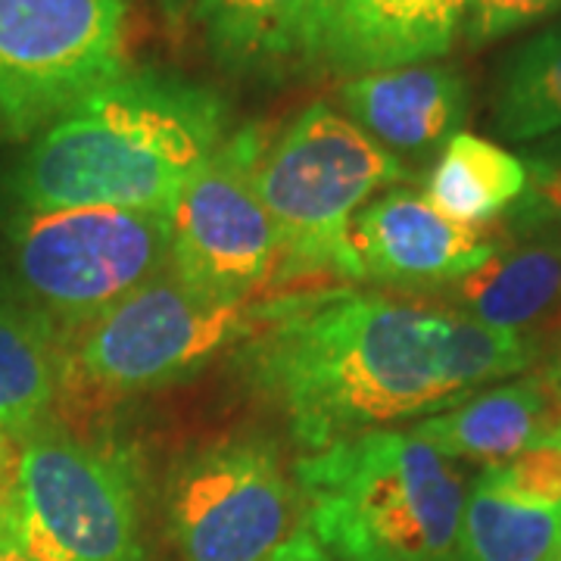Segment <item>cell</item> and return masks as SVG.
I'll list each match as a JSON object with an SVG mask.
<instances>
[{
  "label": "cell",
  "mask_w": 561,
  "mask_h": 561,
  "mask_svg": "<svg viewBox=\"0 0 561 561\" xmlns=\"http://www.w3.org/2000/svg\"><path fill=\"white\" fill-rule=\"evenodd\" d=\"M243 375L287 419L306 453L437 415L478 387L527 371L537 343L456 306L334 290L262 312Z\"/></svg>",
  "instance_id": "cell-1"
},
{
  "label": "cell",
  "mask_w": 561,
  "mask_h": 561,
  "mask_svg": "<svg viewBox=\"0 0 561 561\" xmlns=\"http://www.w3.org/2000/svg\"><path fill=\"white\" fill-rule=\"evenodd\" d=\"M228 138V103L162 69L125 72L41 135L0 172L7 209H144L172 206Z\"/></svg>",
  "instance_id": "cell-2"
},
{
  "label": "cell",
  "mask_w": 561,
  "mask_h": 561,
  "mask_svg": "<svg viewBox=\"0 0 561 561\" xmlns=\"http://www.w3.org/2000/svg\"><path fill=\"white\" fill-rule=\"evenodd\" d=\"M302 527L337 561H461L468 486L412 431H368L294 468Z\"/></svg>",
  "instance_id": "cell-3"
},
{
  "label": "cell",
  "mask_w": 561,
  "mask_h": 561,
  "mask_svg": "<svg viewBox=\"0 0 561 561\" xmlns=\"http://www.w3.org/2000/svg\"><path fill=\"white\" fill-rule=\"evenodd\" d=\"M172 265V216L144 209L0 213V294L72 331Z\"/></svg>",
  "instance_id": "cell-4"
},
{
  "label": "cell",
  "mask_w": 561,
  "mask_h": 561,
  "mask_svg": "<svg viewBox=\"0 0 561 561\" xmlns=\"http://www.w3.org/2000/svg\"><path fill=\"white\" fill-rule=\"evenodd\" d=\"M402 179H409V169L400 157L341 110L306 106L265 144L256 165V191L278 234L280 268L362 278L350 241L353 216L375 191Z\"/></svg>",
  "instance_id": "cell-5"
},
{
  "label": "cell",
  "mask_w": 561,
  "mask_h": 561,
  "mask_svg": "<svg viewBox=\"0 0 561 561\" xmlns=\"http://www.w3.org/2000/svg\"><path fill=\"white\" fill-rule=\"evenodd\" d=\"M250 297H228L172 268L62 334V400H119L184 381L221 350L250 341Z\"/></svg>",
  "instance_id": "cell-6"
},
{
  "label": "cell",
  "mask_w": 561,
  "mask_h": 561,
  "mask_svg": "<svg viewBox=\"0 0 561 561\" xmlns=\"http://www.w3.org/2000/svg\"><path fill=\"white\" fill-rule=\"evenodd\" d=\"M7 518L32 561H144L135 468L106 443L57 427L20 443Z\"/></svg>",
  "instance_id": "cell-7"
},
{
  "label": "cell",
  "mask_w": 561,
  "mask_h": 561,
  "mask_svg": "<svg viewBox=\"0 0 561 561\" xmlns=\"http://www.w3.org/2000/svg\"><path fill=\"white\" fill-rule=\"evenodd\" d=\"M135 0H0V135L25 144L128 72Z\"/></svg>",
  "instance_id": "cell-8"
},
{
  "label": "cell",
  "mask_w": 561,
  "mask_h": 561,
  "mask_svg": "<svg viewBox=\"0 0 561 561\" xmlns=\"http://www.w3.org/2000/svg\"><path fill=\"white\" fill-rule=\"evenodd\" d=\"M169 527L181 561H268L302 530V505L272 446L228 440L179 465Z\"/></svg>",
  "instance_id": "cell-9"
},
{
  "label": "cell",
  "mask_w": 561,
  "mask_h": 561,
  "mask_svg": "<svg viewBox=\"0 0 561 561\" xmlns=\"http://www.w3.org/2000/svg\"><path fill=\"white\" fill-rule=\"evenodd\" d=\"M260 128L228 135L172 206V272L197 287L250 297L278 268V234L256 191Z\"/></svg>",
  "instance_id": "cell-10"
},
{
  "label": "cell",
  "mask_w": 561,
  "mask_h": 561,
  "mask_svg": "<svg viewBox=\"0 0 561 561\" xmlns=\"http://www.w3.org/2000/svg\"><path fill=\"white\" fill-rule=\"evenodd\" d=\"M471 0H306L300 66L362 79L453 50Z\"/></svg>",
  "instance_id": "cell-11"
},
{
  "label": "cell",
  "mask_w": 561,
  "mask_h": 561,
  "mask_svg": "<svg viewBox=\"0 0 561 561\" xmlns=\"http://www.w3.org/2000/svg\"><path fill=\"white\" fill-rule=\"evenodd\" d=\"M350 241L362 278L393 287H443L478 272L500 250V238L461 228L437 213L424 194L387 191L353 216Z\"/></svg>",
  "instance_id": "cell-12"
},
{
  "label": "cell",
  "mask_w": 561,
  "mask_h": 561,
  "mask_svg": "<svg viewBox=\"0 0 561 561\" xmlns=\"http://www.w3.org/2000/svg\"><path fill=\"white\" fill-rule=\"evenodd\" d=\"M471 88L456 66L419 62L343 81V116L393 157H424L440 147L468 116Z\"/></svg>",
  "instance_id": "cell-13"
},
{
  "label": "cell",
  "mask_w": 561,
  "mask_h": 561,
  "mask_svg": "<svg viewBox=\"0 0 561 561\" xmlns=\"http://www.w3.org/2000/svg\"><path fill=\"white\" fill-rule=\"evenodd\" d=\"M412 434L446 459L502 465L542 437H559L556 393L542 371L515 383L471 393L453 409L421 419Z\"/></svg>",
  "instance_id": "cell-14"
},
{
  "label": "cell",
  "mask_w": 561,
  "mask_h": 561,
  "mask_svg": "<svg viewBox=\"0 0 561 561\" xmlns=\"http://www.w3.org/2000/svg\"><path fill=\"white\" fill-rule=\"evenodd\" d=\"M456 309L505 334H549L561 343V247L500 243L478 272L453 284Z\"/></svg>",
  "instance_id": "cell-15"
},
{
  "label": "cell",
  "mask_w": 561,
  "mask_h": 561,
  "mask_svg": "<svg viewBox=\"0 0 561 561\" xmlns=\"http://www.w3.org/2000/svg\"><path fill=\"white\" fill-rule=\"evenodd\" d=\"M62 405L57 324L0 294V431L13 443L50 431Z\"/></svg>",
  "instance_id": "cell-16"
},
{
  "label": "cell",
  "mask_w": 561,
  "mask_h": 561,
  "mask_svg": "<svg viewBox=\"0 0 561 561\" xmlns=\"http://www.w3.org/2000/svg\"><path fill=\"white\" fill-rule=\"evenodd\" d=\"M306 0H194L209 57L231 76L275 79L300 66Z\"/></svg>",
  "instance_id": "cell-17"
},
{
  "label": "cell",
  "mask_w": 561,
  "mask_h": 561,
  "mask_svg": "<svg viewBox=\"0 0 561 561\" xmlns=\"http://www.w3.org/2000/svg\"><path fill=\"white\" fill-rule=\"evenodd\" d=\"M527 165L493 140L459 131L443 144L424 197L449 221L483 231L522 201Z\"/></svg>",
  "instance_id": "cell-18"
},
{
  "label": "cell",
  "mask_w": 561,
  "mask_h": 561,
  "mask_svg": "<svg viewBox=\"0 0 561 561\" xmlns=\"http://www.w3.org/2000/svg\"><path fill=\"white\" fill-rule=\"evenodd\" d=\"M461 561H559L561 502L530 500L486 468L461 512Z\"/></svg>",
  "instance_id": "cell-19"
},
{
  "label": "cell",
  "mask_w": 561,
  "mask_h": 561,
  "mask_svg": "<svg viewBox=\"0 0 561 561\" xmlns=\"http://www.w3.org/2000/svg\"><path fill=\"white\" fill-rule=\"evenodd\" d=\"M493 125L515 144L561 135V20L518 44L500 69Z\"/></svg>",
  "instance_id": "cell-20"
},
{
  "label": "cell",
  "mask_w": 561,
  "mask_h": 561,
  "mask_svg": "<svg viewBox=\"0 0 561 561\" xmlns=\"http://www.w3.org/2000/svg\"><path fill=\"white\" fill-rule=\"evenodd\" d=\"M527 187L500 221L502 243H556L561 247V162L527 157Z\"/></svg>",
  "instance_id": "cell-21"
},
{
  "label": "cell",
  "mask_w": 561,
  "mask_h": 561,
  "mask_svg": "<svg viewBox=\"0 0 561 561\" xmlns=\"http://www.w3.org/2000/svg\"><path fill=\"white\" fill-rule=\"evenodd\" d=\"M486 471L530 500L561 502V437H542L530 443L515 459L486 465Z\"/></svg>",
  "instance_id": "cell-22"
},
{
  "label": "cell",
  "mask_w": 561,
  "mask_h": 561,
  "mask_svg": "<svg viewBox=\"0 0 561 561\" xmlns=\"http://www.w3.org/2000/svg\"><path fill=\"white\" fill-rule=\"evenodd\" d=\"M559 13L561 0H471L461 32L471 47H481V44L508 38L527 25L552 20Z\"/></svg>",
  "instance_id": "cell-23"
},
{
  "label": "cell",
  "mask_w": 561,
  "mask_h": 561,
  "mask_svg": "<svg viewBox=\"0 0 561 561\" xmlns=\"http://www.w3.org/2000/svg\"><path fill=\"white\" fill-rule=\"evenodd\" d=\"M268 561H337V559H334V556H328L319 542H316V537L302 527L300 534L287 542V546H280L278 552H275Z\"/></svg>",
  "instance_id": "cell-24"
},
{
  "label": "cell",
  "mask_w": 561,
  "mask_h": 561,
  "mask_svg": "<svg viewBox=\"0 0 561 561\" xmlns=\"http://www.w3.org/2000/svg\"><path fill=\"white\" fill-rule=\"evenodd\" d=\"M16 459H20V449L0 431V505L10 500L13 478H16Z\"/></svg>",
  "instance_id": "cell-25"
},
{
  "label": "cell",
  "mask_w": 561,
  "mask_h": 561,
  "mask_svg": "<svg viewBox=\"0 0 561 561\" xmlns=\"http://www.w3.org/2000/svg\"><path fill=\"white\" fill-rule=\"evenodd\" d=\"M0 561H32L25 552H22L20 540L10 527V518H7V502L0 505Z\"/></svg>",
  "instance_id": "cell-26"
},
{
  "label": "cell",
  "mask_w": 561,
  "mask_h": 561,
  "mask_svg": "<svg viewBox=\"0 0 561 561\" xmlns=\"http://www.w3.org/2000/svg\"><path fill=\"white\" fill-rule=\"evenodd\" d=\"M162 16L169 20V25H181V20L187 16V7L191 0H160Z\"/></svg>",
  "instance_id": "cell-27"
},
{
  "label": "cell",
  "mask_w": 561,
  "mask_h": 561,
  "mask_svg": "<svg viewBox=\"0 0 561 561\" xmlns=\"http://www.w3.org/2000/svg\"><path fill=\"white\" fill-rule=\"evenodd\" d=\"M530 157H540V160L561 162V135H552V138L542 140L540 147H534V150H530Z\"/></svg>",
  "instance_id": "cell-28"
},
{
  "label": "cell",
  "mask_w": 561,
  "mask_h": 561,
  "mask_svg": "<svg viewBox=\"0 0 561 561\" xmlns=\"http://www.w3.org/2000/svg\"><path fill=\"white\" fill-rule=\"evenodd\" d=\"M559 561H561V559H559Z\"/></svg>",
  "instance_id": "cell-29"
}]
</instances>
